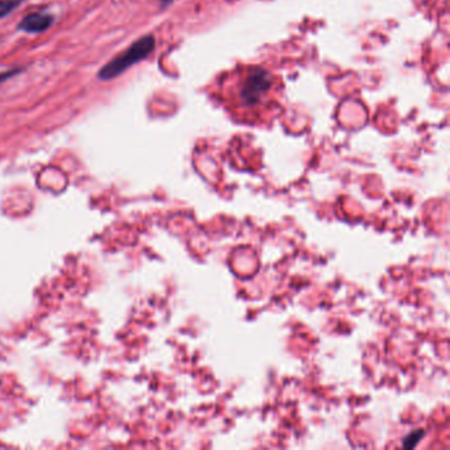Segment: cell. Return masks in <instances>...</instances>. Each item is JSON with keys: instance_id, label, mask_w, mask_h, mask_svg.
Segmentation results:
<instances>
[{"instance_id": "2", "label": "cell", "mask_w": 450, "mask_h": 450, "mask_svg": "<svg viewBox=\"0 0 450 450\" xmlns=\"http://www.w3.org/2000/svg\"><path fill=\"white\" fill-rule=\"evenodd\" d=\"M271 89V74L264 69H254L245 82L243 90L240 93L242 100L247 104H255L260 101V97Z\"/></svg>"}, {"instance_id": "3", "label": "cell", "mask_w": 450, "mask_h": 450, "mask_svg": "<svg viewBox=\"0 0 450 450\" xmlns=\"http://www.w3.org/2000/svg\"><path fill=\"white\" fill-rule=\"evenodd\" d=\"M55 23V16L46 12H36L27 15L18 25V29L27 34H43Z\"/></svg>"}, {"instance_id": "6", "label": "cell", "mask_w": 450, "mask_h": 450, "mask_svg": "<svg viewBox=\"0 0 450 450\" xmlns=\"http://www.w3.org/2000/svg\"><path fill=\"white\" fill-rule=\"evenodd\" d=\"M172 1H173V0H161V4H163V7H167Z\"/></svg>"}, {"instance_id": "4", "label": "cell", "mask_w": 450, "mask_h": 450, "mask_svg": "<svg viewBox=\"0 0 450 450\" xmlns=\"http://www.w3.org/2000/svg\"><path fill=\"white\" fill-rule=\"evenodd\" d=\"M24 0H0V19H4L15 11Z\"/></svg>"}, {"instance_id": "1", "label": "cell", "mask_w": 450, "mask_h": 450, "mask_svg": "<svg viewBox=\"0 0 450 450\" xmlns=\"http://www.w3.org/2000/svg\"><path fill=\"white\" fill-rule=\"evenodd\" d=\"M156 46V40L152 34H146L137 39L132 43L128 49L119 56L114 57L103 68L98 71V79L101 81H111V79L121 77L124 71L132 68L135 64L142 62L146 57L154 52Z\"/></svg>"}, {"instance_id": "5", "label": "cell", "mask_w": 450, "mask_h": 450, "mask_svg": "<svg viewBox=\"0 0 450 450\" xmlns=\"http://www.w3.org/2000/svg\"><path fill=\"white\" fill-rule=\"evenodd\" d=\"M22 71V69H18V70H8V71H4V73H0V82H4L7 79H12L15 77L16 74H19Z\"/></svg>"}]
</instances>
